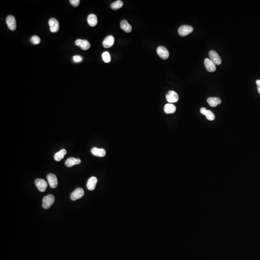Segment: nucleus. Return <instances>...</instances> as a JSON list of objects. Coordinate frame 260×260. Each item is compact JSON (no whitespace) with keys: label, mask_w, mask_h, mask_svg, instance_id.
<instances>
[{"label":"nucleus","mask_w":260,"mask_h":260,"mask_svg":"<svg viewBox=\"0 0 260 260\" xmlns=\"http://www.w3.org/2000/svg\"><path fill=\"white\" fill-rule=\"evenodd\" d=\"M81 162L80 158H75L72 157L68 158L65 161V165L68 167H71L75 165L79 164Z\"/></svg>","instance_id":"2eb2a0df"},{"label":"nucleus","mask_w":260,"mask_h":260,"mask_svg":"<svg viewBox=\"0 0 260 260\" xmlns=\"http://www.w3.org/2000/svg\"><path fill=\"white\" fill-rule=\"evenodd\" d=\"M200 111L202 114L206 116V118L209 121H213L215 118V116L213 113L210 110H207L206 108H202L200 109Z\"/></svg>","instance_id":"ddd939ff"},{"label":"nucleus","mask_w":260,"mask_h":260,"mask_svg":"<svg viewBox=\"0 0 260 260\" xmlns=\"http://www.w3.org/2000/svg\"><path fill=\"white\" fill-rule=\"evenodd\" d=\"M88 23L91 27H95L97 23V18L94 14H90L87 18Z\"/></svg>","instance_id":"aec40b11"},{"label":"nucleus","mask_w":260,"mask_h":260,"mask_svg":"<svg viewBox=\"0 0 260 260\" xmlns=\"http://www.w3.org/2000/svg\"><path fill=\"white\" fill-rule=\"evenodd\" d=\"M75 44L80 47L83 50H88L91 47L90 43L85 40L78 39L75 41Z\"/></svg>","instance_id":"9b49d317"},{"label":"nucleus","mask_w":260,"mask_h":260,"mask_svg":"<svg viewBox=\"0 0 260 260\" xmlns=\"http://www.w3.org/2000/svg\"><path fill=\"white\" fill-rule=\"evenodd\" d=\"M209 55L210 60L215 64V65H219L222 63V59L216 51L214 50L210 51Z\"/></svg>","instance_id":"39448f33"},{"label":"nucleus","mask_w":260,"mask_h":260,"mask_svg":"<svg viewBox=\"0 0 260 260\" xmlns=\"http://www.w3.org/2000/svg\"><path fill=\"white\" fill-rule=\"evenodd\" d=\"M55 200V198L53 195H47L44 197L43 200V207L44 209H48L50 208L52 205L53 204Z\"/></svg>","instance_id":"f257e3e1"},{"label":"nucleus","mask_w":260,"mask_h":260,"mask_svg":"<svg viewBox=\"0 0 260 260\" xmlns=\"http://www.w3.org/2000/svg\"><path fill=\"white\" fill-rule=\"evenodd\" d=\"M204 65L206 70L209 72H213L216 70V67L214 64L210 59L206 58L204 60Z\"/></svg>","instance_id":"f8f14e48"},{"label":"nucleus","mask_w":260,"mask_h":260,"mask_svg":"<svg viewBox=\"0 0 260 260\" xmlns=\"http://www.w3.org/2000/svg\"><path fill=\"white\" fill-rule=\"evenodd\" d=\"M121 28L122 30L125 31L127 33H130L132 31V26L128 23L126 20H123L121 22Z\"/></svg>","instance_id":"412c9836"},{"label":"nucleus","mask_w":260,"mask_h":260,"mask_svg":"<svg viewBox=\"0 0 260 260\" xmlns=\"http://www.w3.org/2000/svg\"><path fill=\"white\" fill-rule=\"evenodd\" d=\"M35 184L40 191L44 192L47 187V182L42 179H37L35 181Z\"/></svg>","instance_id":"1a4fd4ad"},{"label":"nucleus","mask_w":260,"mask_h":260,"mask_svg":"<svg viewBox=\"0 0 260 260\" xmlns=\"http://www.w3.org/2000/svg\"><path fill=\"white\" fill-rule=\"evenodd\" d=\"M257 85V89H258V92L260 94V80H256Z\"/></svg>","instance_id":"cd10ccee"},{"label":"nucleus","mask_w":260,"mask_h":260,"mask_svg":"<svg viewBox=\"0 0 260 260\" xmlns=\"http://www.w3.org/2000/svg\"><path fill=\"white\" fill-rule=\"evenodd\" d=\"M193 30L194 28L191 26L189 25H183L179 28V34L182 37H184L191 33Z\"/></svg>","instance_id":"f03ea898"},{"label":"nucleus","mask_w":260,"mask_h":260,"mask_svg":"<svg viewBox=\"0 0 260 260\" xmlns=\"http://www.w3.org/2000/svg\"><path fill=\"white\" fill-rule=\"evenodd\" d=\"M166 98L169 103H176L179 100V96L177 93L174 91H170L166 95Z\"/></svg>","instance_id":"7ed1b4c3"},{"label":"nucleus","mask_w":260,"mask_h":260,"mask_svg":"<svg viewBox=\"0 0 260 260\" xmlns=\"http://www.w3.org/2000/svg\"><path fill=\"white\" fill-rule=\"evenodd\" d=\"M115 41V39L113 36H108L106 37L103 41V45L106 48H109L113 46Z\"/></svg>","instance_id":"4468645a"},{"label":"nucleus","mask_w":260,"mask_h":260,"mask_svg":"<svg viewBox=\"0 0 260 260\" xmlns=\"http://www.w3.org/2000/svg\"><path fill=\"white\" fill-rule=\"evenodd\" d=\"M207 102L212 107H215L222 103V101L218 97H209L207 99Z\"/></svg>","instance_id":"a211bd4d"},{"label":"nucleus","mask_w":260,"mask_h":260,"mask_svg":"<svg viewBox=\"0 0 260 260\" xmlns=\"http://www.w3.org/2000/svg\"><path fill=\"white\" fill-rule=\"evenodd\" d=\"M73 59L74 61L75 62L78 63V62H80L82 61L83 60V58L81 56H74L73 57Z\"/></svg>","instance_id":"bb28decb"},{"label":"nucleus","mask_w":260,"mask_h":260,"mask_svg":"<svg viewBox=\"0 0 260 260\" xmlns=\"http://www.w3.org/2000/svg\"><path fill=\"white\" fill-rule=\"evenodd\" d=\"M66 154L67 150L65 149H62L54 154V159L57 161H60L64 158V156Z\"/></svg>","instance_id":"4be33fe9"},{"label":"nucleus","mask_w":260,"mask_h":260,"mask_svg":"<svg viewBox=\"0 0 260 260\" xmlns=\"http://www.w3.org/2000/svg\"><path fill=\"white\" fill-rule=\"evenodd\" d=\"M157 52L158 56L162 59L165 60L169 58V51L164 46H161L158 47L157 49Z\"/></svg>","instance_id":"6e6552de"},{"label":"nucleus","mask_w":260,"mask_h":260,"mask_svg":"<svg viewBox=\"0 0 260 260\" xmlns=\"http://www.w3.org/2000/svg\"><path fill=\"white\" fill-rule=\"evenodd\" d=\"M49 25L50 26V30L53 33H56L59 31V24L58 20L54 18H52L49 21Z\"/></svg>","instance_id":"423d86ee"},{"label":"nucleus","mask_w":260,"mask_h":260,"mask_svg":"<svg viewBox=\"0 0 260 260\" xmlns=\"http://www.w3.org/2000/svg\"><path fill=\"white\" fill-rule=\"evenodd\" d=\"M122 6H123V2L120 0L113 2L112 4H111L110 5L111 8L114 10H117L121 8Z\"/></svg>","instance_id":"5701e85b"},{"label":"nucleus","mask_w":260,"mask_h":260,"mask_svg":"<svg viewBox=\"0 0 260 260\" xmlns=\"http://www.w3.org/2000/svg\"><path fill=\"white\" fill-rule=\"evenodd\" d=\"M176 106L171 103L166 104L164 107V111L165 113L167 114L174 113L176 111Z\"/></svg>","instance_id":"6ab92c4d"},{"label":"nucleus","mask_w":260,"mask_h":260,"mask_svg":"<svg viewBox=\"0 0 260 260\" xmlns=\"http://www.w3.org/2000/svg\"><path fill=\"white\" fill-rule=\"evenodd\" d=\"M102 58L105 63H109L111 61V57L110 54L108 52H105L102 54Z\"/></svg>","instance_id":"b1692460"},{"label":"nucleus","mask_w":260,"mask_h":260,"mask_svg":"<svg viewBox=\"0 0 260 260\" xmlns=\"http://www.w3.org/2000/svg\"><path fill=\"white\" fill-rule=\"evenodd\" d=\"M6 24L8 27L11 31H15L17 28V23L15 18L13 15H9L6 18Z\"/></svg>","instance_id":"0eeeda50"},{"label":"nucleus","mask_w":260,"mask_h":260,"mask_svg":"<svg viewBox=\"0 0 260 260\" xmlns=\"http://www.w3.org/2000/svg\"><path fill=\"white\" fill-rule=\"evenodd\" d=\"M84 195V190L83 188H77L74 191L72 192L70 196V199L73 201H75L83 197Z\"/></svg>","instance_id":"20e7f679"},{"label":"nucleus","mask_w":260,"mask_h":260,"mask_svg":"<svg viewBox=\"0 0 260 260\" xmlns=\"http://www.w3.org/2000/svg\"><path fill=\"white\" fill-rule=\"evenodd\" d=\"M31 41L33 44H38L40 43L41 39L37 36H33L31 38Z\"/></svg>","instance_id":"393cba45"},{"label":"nucleus","mask_w":260,"mask_h":260,"mask_svg":"<svg viewBox=\"0 0 260 260\" xmlns=\"http://www.w3.org/2000/svg\"><path fill=\"white\" fill-rule=\"evenodd\" d=\"M70 4L74 7H77L80 3V0H70Z\"/></svg>","instance_id":"a878e982"},{"label":"nucleus","mask_w":260,"mask_h":260,"mask_svg":"<svg viewBox=\"0 0 260 260\" xmlns=\"http://www.w3.org/2000/svg\"><path fill=\"white\" fill-rule=\"evenodd\" d=\"M47 178L49 184L51 188H56L58 184V181L56 175L54 174H49L47 176Z\"/></svg>","instance_id":"9d476101"},{"label":"nucleus","mask_w":260,"mask_h":260,"mask_svg":"<svg viewBox=\"0 0 260 260\" xmlns=\"http://www.w3.org/2000/svg\"><path fill=\"white\" fill-rule=\"evenodd\" d=\"M91 153L93 155L99 157H104L106 154V151L103 148H93L91 149Z\"/></svg>","instance_id":"dca6fc26"},{"label":"nucleus","mask_w":260,"mask_h":260,"mask_svg":"<svg viewBox=\"0 0 260 260\" xmlns=\"http://www.w3.org/2000/svg\"><path fill=\"white\" fill-rule=\"evenodd\" d=\"M97 179L95 176L91 177L88 181L87 187L89 190H93L96 188V184H97Z\"/></svg>","instance_id":"f3484780"}]
</instances>
